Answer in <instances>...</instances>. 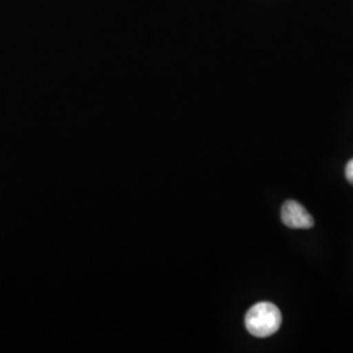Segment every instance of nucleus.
Instances as JSON below:
<instances>
[{"label": "nucleus", "mask_w": 353, "mask_h": 353, "mask_svg": "<svg viewBox=\"0 0 353 353\" xmlns=\"http://www.w3.org/2000/svg\"><path fill=\"white\" fill-rule=\"evenodd\" d=\"M281 220L287 227L309 229L314 225V219L305 207L296 201H287L281 208Z\"/></svg>", "instance_id": "f03ea898"}, {"label": "nucleus", "mask_w": 353, "mask_h": 353, "mask_svg": "<svg viewBox=\"0 0 353 353\" xmlns=\"http://www.w3.org/2000/svg\"><path fill=\"white\" fill-rule=\"evenodd\" d=\"M281 321L278 306L271 303H255L245 316L248 331L256 338H267L275 334L281 326Z\"/></svg>", "instance_id": "f257e3e1"}, {"label": "nucleus", "mask_w": 353, "mask_h": 353, "mask_svg": "<svg viewBox=\"0 0 353 353\" xmlns=\"http://www.w3.org/2000/svg\"><path fill=\"white\" fill-rule=\"evenodd\" d=\"M345 176L350 181V183L353 185V159L350 160V163L345 166Z\"/></svg>", "instance_id": "7ed1b4c3"}]
</instances>
